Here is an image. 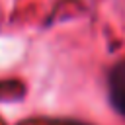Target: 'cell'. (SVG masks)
Masks as SVG:
<instances>
[{
  "label": "cell",
  "instance_id": "obj_1",
  "mask_svg": "<svg viewBox=\"0 0 125 125\" xmlns=\"http://www.w3.org/2000/svg\"><path fill=\"white\" fill-rule=\"evenodd\" d=\"M107 100L111 107L125 119V59L117 61L107 70Z\"/></svg>",
  "mask_w": 125,
  "mask_h": 125
},
{
  "label": "cell",
  "instance_id": "obj_2",
  "mask_svg": "<svg viewBox=\"0 0 125 125\" xmlns=\"http://www.w3.org/2000/svg\"><path fill=\"white\" fill-rule=\"evenodd\" d=\"M49 125H88L84 121H76V119H49Z\"/></svg>",
  "mask_w": 125,
  "mask_h": 125
}]
</instances>
